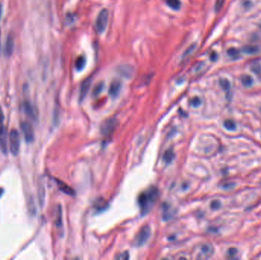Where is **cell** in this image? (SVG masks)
Instances as JSON below:
<instances>
[{"label":"cell","mask_w":261,"mask_h":260,"mask_svg":"<svg viewBox=\"0 0 261 260\" xmlns=\"http://www.w3.org/2000/svg\"><path fill=\"white\" fill-rule=\"evenodd\" d=\"M2 15H3V5L0 4V19H1Z\"/></svg>","instance_id":"d6a6232c"},{"label":"cell","mask_w":261,"mask_h":260,"mask_svg":"<svg viewBox=\"0 0 261 260\" xmlns=\"http://www.w3.org/2000/svg\"><path fill=\"white\" fill-rule=\"evenodd\" d=\"M241 82L245 87H250L253 84V79H252L251 76L246 74V75H244L241 77Z\"/></svg>","instance_id":"ac0fdd59"},{"label":"cell","mask_w":261,"mask_h":260,"mask_svg":"<svg viewBox=\"0 0 261 260\" xmlns=\"http://www.w3.org/2000/svg\"><path fill=\"white\" fill-rule=\"evenodd\" d=\"M243 51H244V53H246V54H255V53H257V51H258V48H257V47L251 46V45H250V46H245V47H244V48H243Z\"/></svg>","instance_id":"7402d4cb"},{"label":"cell","mask_w":261,"mask_h":260,"mask_svg":"<svg viewBox=\"0 0 261 260\" xmlns=\"http://www.w3.org/2000/svg\"><path fill=\"white\" fill-rule=\"evenodd\" d=\"M85 65H86V58L83 57V56H80V57L77 59V60H76V63H75L76 69H77V70H79V71H80V70H82L84 68V66H85Z\"/></svg>","instance_id":"9a60e30c"},{"label":"cell","mask_w":261,"mask_h":260,"mask_svg":"<svg viewBox=\"0 0 261 260\" xmlns=\"http://www.w3.org/2000/svg\"><path fill=\"white\" fill-rule=\"evenodd\" d=\"M116 259H121V260H126L129 259V255L128 252H124L122 253H121L118 256H116Z\"/></svg>","instance_id":"f1b7e54d"},{"label":"cell","mask_w":261,"mask_h":260,"mask_svg":"<svg viewBox=\"0 0 261 260\" xmlns=\"http://www.w3.org/2000/svg\"><path fill=\"white\" fill-rule=\"evenodd\" d=\"M21 129L25 141L27 143L33 142L35 140V132H34V129L30 123L27 122H21Z\"/></svg>","instance_id":"8992f818"},{"label":"cell","mask_w":261,"mask_h":260,"mask_svg":"<svg viewBox=\"0 0 261 260\" xmlns=\"http://www.w3.org/2000/svg\"><path fill=\"white\" fill-rule=\"evenodd\" d=\"M236 253H237V250L235 248L230 249L229 251H228V255H229L230 257H233L234 256L236 255Z\"/></svg>","instance_id":"1f68e13d"},{"label":"cell","mask_w":261,"mask_h":260,"mask_svg":"<svg viewBox=\"0 0 261 260\" xmlns=\"http://www.w3.org/2000/svg\"><path fill=\"white\" fill-rule=\"evenodd\" d=\"M224 126L228 130H234L235 127H236L235 122L231 120H226L225 122H224Z\"/></svg>","instance_id":"484cf974"},{"label":"cell","mask_w":261,"mask_h":260,"mask_svg":"<svg viewBox=\"0 0 261 260\" xmlns=\"http://www.w3.org/2000/svg\"><path fill=\"white\" fill-rule=\"evenodd\" d=\"M56 181H57V183L60 191H62L63 192H64L66 195H74V191L69 185H67L64 182L60 181V180H56Z\"/></svg>","instance_id":"4fadbf2b"},{"label":"cell","mask_w":261,"mask_h":260,"mask_svg":"<svg viewBox=\"0 0 261 260\" xmlns=\"http://www.w3.org/2000/svg\"><path fill=\"white\" fill-rule=\"evenodd\" d=\"M201 104V100L200 99L198 98V97H195L191 100V105H192L193 107H198L199 105Z\"/></svg>","instance_id":"f546056e"},{"label":"cell","mask_w":261,"mask_h":260,"mask_svg":"<svg viewBox=\"0 0 261 260\" xmlns=\"http://www.w3.org/2000/svg\"><path fill=\"white\" fill-rule=\"evenodd\" d=\"M158 196V190L155 187H151L142 192L138 197V204L143 214H147L156 202Z\"/></svg>","instance_id":"6da1fadb"},{"label":"cell","mask_w":261,"mask_h":260,"mask_svg":"<svg viewBox=\"0 0 261 260\" xmlns=\"http://www.w3.org/2000/svg\"><path fill=\"white\" fill-rule=\"evenodd\" d=\"M151 234L150 227L149 225H145L140 230L136 236V245L138 246H142L147 243L148 239L150 238Z\"/></svg>","instance_id":"5b68a950"},{"label":"cell","mask_w":261,"mask_h":260,"mask_svg":"<svg viewBox=\"0 0 261 260\" xmlns=\"http://www.w3.org/2000/svg\"><path fill=\"white\" fill-rule=\"evenodd\" d=\"M9 147L12 155L16 156L20 149V136L17 130L12 129L9 134Z\"/></svg>","instance_id":"7a4b0ae2"},{"label":"cell","mask_w":261,"mask_h":260,"mask_svg":"<svg viewBox=\"0 0 261 260\" xmlns=\"http://www.w3.org/2000/svg\"><path fill=\"white\" fill-rule=\"evenodd\" d=\"M228 54L229 57H231L232 59H237L240 56V53H239V50H237L236 48H230L228 50Z\"/></svg>","instance_id":"44dd1931"},{"label":"cell","mask_w":261,"mask_h":260,"mask_svg":"<svg viewBox=\"0 0 261 260\" xmlns=\"http://www.w3.org/2000/svg\"><path fill=\"white\" fill-rule=\"evenodd\" d=\"M220 85L222 87V88L225 91L228 92V90L230 89V87H231V85H230L229 81L226 79H222L220 80Z\"/></svg>","instance_id":"d4e9b609"},{"label":"cell","mask_w":261,"mask_h":260,"mask_svg":"<svg viewBox=\"0 0 261 260\" xmlns=\"http://www.w3.org/2000/svg\"><path fill=\"white\" fill-rule=\"evenodd\" d=\"M196 47V45L195 44H193L191 45V46H190V48H187V50H186V51H185V53L183 54V59H186L187 57H190L191 54H192V52H193L194 50H195Z\"/></svg>","instance_id":"603a6c76"},{"label":"cell","mask_w":261,"mask_h":260,"mask_svg":"<svg viewBox=\"0 0 261 260\" xmlns=\"http://www.w3.org/2000/svg\"><path fill=\"white\" fill-rule=\"evenodd\" d=\"M214 250L213 247L209 244H205L201 246L199 255H198V259H208L211 257L213 254Z\"/></svg>","instance_id":"9c48e42d"},{"label":"cell","mask_w":261,"mask_h":260,"mask_svg":"<svg viewBox=\"0 0 261 260\" xmlns=\"http://www.w3.org/2000/svg\"><path fill=\"white\" fill-rule=\"evenodd\" d=\"M211 207H212V208H213V209H218L219 207H220V202H219L218 201H212V203L211 204Z\"/></svg>","instance_id":"4dcf8cb0"},{"label":"cell","mask_w":261,"mask_h":260,"mask_svg":"<svg viewBox=\"0 0 261 260\" xmlns=\"http://www.w3.org/2000/svg\"><path fill=\"white\" fill-rule=\"evenodd\" d=\"M91 86V80L89 79H86L82 82V85H81L80 90V101L83 100L86 98V95H87L88 92H89V88Z\"/></svg>","instance_id":"30bf717a"},{"label":"cell","mask_w":261,"mask_h":260,"mask_svg":"<svg viewBox=\"0 0 261 260\" xmlns=\"http://www.w3.org/2000/svg\"><path fill=\"white\" fill-rule=\"evenodd\" d=\"M117 125H118V122L116 118L107 119L101 125V133L104 136H109L114 132Z\"/></svg>","instance_id":"277c9868"},{"label":"cell","mask_w":261,"mask_h":260,"mask_svg":"<svg viewBox=\"0 0 261 260\" xmlns=\"http://www.w3.org/2000/svg\"><path fill=\"white\" fill-rule=\"evenodd\" d=\"M108 19H109V13L106 9H102L100 11L96 19V22H95V26H96L97 31L99 33H103L104 31L105 30L108 24Z\"/></svg>","instance_id":"3957f363"},{"label":"cell","mask_w":261,"mask_h":260,"mask_svg":"<svg viewBox=\"0 0 261 260\" xmlns=\"http://www.w3.org/2000/svg\"><path fill=\"white\" fill-rule=\"evenodd\" d=\"M163 159L166 163H170V162L173 161V160L174 159L173 151L171 149L167 150L166 152L164 153V154H163Z\"/></svg>","instance_id":"e0dca14e"},{"label":"cell","mask_w":261,"mask_h":260,"mask_svg":"<svg viewBox=\"0 0 261 260\" xmlns=\"http://www.w3.org/2000/svg\"><path fill=\"white\" fill-rule=\"evenodd\" d=\"M3 191H4L3 189H1V188H0V197H1L2 195L3 194Z\"/></svg>","instance_id":"836d02e7"},{"label":"cell","mask_w":261,"mask_h":260,"mask_svg":"<svg viewBox=\"0 0 261 260\" xmlns=\"http://www.w3.org/2000/svg\"><path fill=\"white\" fill-rule=\"evenodd\" d=\"M44 198H45V191H44V188L43 185H41V186H39L38 189V200L41 206H43V205H44Z\"/></svg>","instance_id":"d6986e66"},{"label":"cell","mask_w":261,"mask_h":260,"mask_svg":"<svg viewBox=\"0 0 261 260\" xmlns=\"http://www.w3.org/2000/svg\"><path fill=\"white\" fill-rule=\"evenodd\" d=\"M119 71L122 73L123 76H130L132 73L133 68L131 66H123L122 67H120Z\"/></svg>","instance_id":"ffe728a7"},{"label":"cell","mask_w":261,"mask_h":260,"mask_svg":"<svg viewBox=\"0 0 261 260\" xmlns=\"http://www.w3.org/2000/svg\"><path fill=\"white\" fill-rule=\"evenodd\" d=\"M28 209L31 214H35V202H34L33 198H31L29 200V204H28Z\"/></svg>","instance_id":"83f0119b"},{"label":"cell","mask_w":261,"mask_h":260,"mask_svg":"<svg viewBox=\"0 0 261 260\" xmlns=\"http://www.w3.org/2000/svg\"><path fill=\"white\" fill-rule=\"evenodd\" d=\"M23 111L28 118L32 119L33 121H37V114L36 112V109L30 102H28V101L24 102V103H23Z\"/></svg>","instance_id":"ba28073f"},{"label":"cell","mask_w":261,"mask_h":260,"mask_svg":"<svg viewBox=\"0 0 261 260\" xmlns=\"http://www.w3.org/2000/svg\"><path fill=\"white\" fill-rule=\"evenodd\" d=\"M103 86L104 85L102 82H99V83L97 84L96 86H95L94 89H93V95H94L95 96H97V95H99V94L102 93V89H103Z\"/></svg>","instance_id":"cb8c5ba5"},{"label":"cell","mask_w":261,"mask_h":260,"mask_svg":"<svg viewBox=\"0 0 261 260\" xmlns=\"http://www.w3.org/2000/svg\"><path fill=\"white\" fill-rule=\"evenodd\" d=\"M56 225L57 228L62 229L63 227V219H62V208L60 205L57 207V212H56Z\"/></svg>","instance_id":"5bb4252c"},{"label":"cell","mask_w":261,"mask_h":260,"mask_svg":"<svg viewBox=\"0 0 261 260\" xmlns=\"http://www.w3.org/2000/svg\"><path fill=\"white\" fill-rule=\"evenodd\" d=\"M121 86H122V85H121V82L117 80V79H114V80L111 82L110 88H109V94H110L112 97L116 98L117 95H118V93H119Z\"/></svg>","instance_id":"7c38bea8"},{"label":"cell","mask_w":261,"mask_h":260,"mask_svg":"<svg viewBox=\"0 0 261 260\" xmlns=\"http://www.w3.org/2000/svg\"><path fill=\"white\" fill-rule=\"evenodd\" d=\"M95 207H96L98 210H100V211L102 210V209L105 208V207H106L105 201H104V200H102V199L98 200V201H96V203H95Z\"/></svg>","instance_id":"4316f807"},{"label":"cell","mask_w":261,"mask_h":260,"mask_svg":"<svg viewBox=\"0 0 261 260\" xmlns=\"http://www.w3.org/2000/svg\"><path fill=\"white\" fill-rule=\"evenodd\" d=\"M167 4L170 8L173 10H178L180 8L181 2L180 0H166Z\"/></svg>","instance_id":"2e32d148"},{"label":"cell","mask_w":261,"mask_h":260,"mask_svg":"<svg viewBox=\"0 0 261 260\" xmlns=\"http://www.w3.org/2000/svg\"><path fill=\"white\" fill-rule=\"evenodd\" d=\"M14 50V41L13 38L10 36H9L7 37L6 41H5V47H4V54L6 57H9L12 56V53H13Z\"/></svg>","instance_id":"8fae6325"},{"label":"cell","mask_w":261,"mask_h":260,"mask_svg":"<svg viewBox=\"0 0 261 260\" xmlns=\"http://www.w3.org/2000/svg\"><path fill=\"white\" fill-rule=\"evenodd\" d=\"M0 149L4 154H6L8 151L7 131L3 124V120H0Z\"/></svg>","instance_id":"52a82bcc"}]
</instances>
